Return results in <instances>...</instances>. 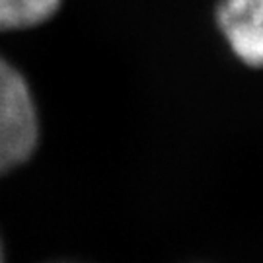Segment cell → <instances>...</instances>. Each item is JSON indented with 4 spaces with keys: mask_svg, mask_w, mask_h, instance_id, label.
I'll use <instances>...</instances> for the list:
<instances>
[{
    "mask_svg": "<svg viewBox=\"0 0 263 263\" xmlns=\"http://www.w3.org/2000/svg\"><path fill=\"white\" fill-rule=\"evenodd\" d=\"M37 141V109L28 82L0 57V176L28 162Z\"/></svg>",
    "mask_w": 263,
    "mask_h": 263,
    "instance_id": "6da1fadb",
    "label": "cell"
},
{
    "mask_svg": "<svg viewBox=\"0 0 263 263\" xmlns=\"http://www.w3.org/2000/svg\"><path fill=\"white\" fill-rule=\"evenodd\" d=\"M216 24L234 55L248 66L263 59V0H220Z\"/></svg>",
    "mask_w": 263,
    "mask_h": 263,
    "instance_id": "7a4b0ae2",
    "label": "cell"
},
{
    "mask_svg": "<svg viewBox=\"0 0 263 263\" xmlns=\"http://www.w3.org/2000/svg\"><path fill=\"white\" fill-rule=\"evenodd\" d=\"M61 8V0H0V31L29 29L45 24Z\"/></svg>",
    "mask_w": 263,
    "mask_h": 263,
    "instance_id": "3957f363",
    "label": "cell"
},
{
    "mask_svg": "<svg viewBox=\"0 0 263 263\" xmlns=\"http://www.w3.org/2000/svg\"><path fill=\"white\" fill-rule=\"evenodd\" d=\"M0 263H4V250H2V242H0Z\"/></svg>",
    "mask_w": 263,
    "mask_h": 263,
    "instance_id": "277c9868",
    "label": "cell"
}]
</instances>
